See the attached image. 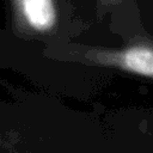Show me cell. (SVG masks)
<instances>
[{
	"mask_svg": "<svg viewBox=\"0 0 153 153\" xmlns=\"http://www.w3.org/2000/svg\"><path fill=\"white\" fill-rule=\"evenodd\" d=\"M60 60L116 69L151 80L153 78V45L151 39L141 38L122 48H102L68 44L57 55Z\"/></svg>",
	"mask_w": 153,
	"mask_h": 153,
	"instance_id": "1",
	"label": "cell"
},
{
	"mask_svg": "<svg viewBox=\"0 0 153 153\" xmlns=\"http://www.w3.org/2000/svg\"><path fill=\"white\" fill-rule=\"evenodd\" d=\"M12 25L26 38L57 37L66 17V0H8Z\"/></svg>",
	"mask_w": 153,
	"mask_h": 153,
	"instance_id": "2",
	"label": "cell"
},
{
	"mask_svg": "<svg viewBox=\"0 0 153 153\" xmlns=\"http://www.w3.org/2000/svg\"><path fill=\"white\" fill-rule=\"evenodd\" d=\"M123 0H98V2H97L98 17L100 18L103 14H105L106 12H109L110 10H112L115 6H117Z\"/></svg>",
	"mask_w": 153,
	"mask_h": 153,
	"instance_id": "3",
	"label": "cell"
}]
</instances>
